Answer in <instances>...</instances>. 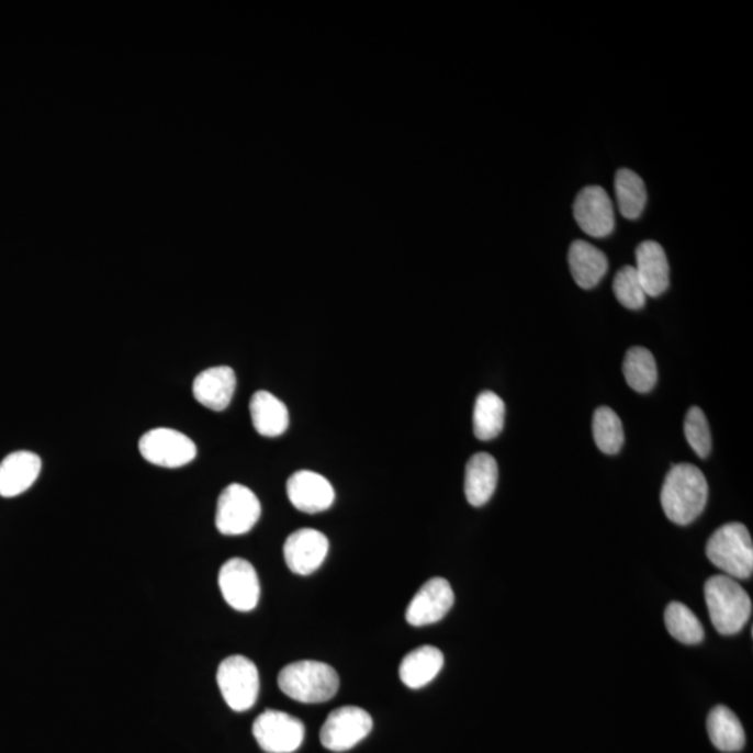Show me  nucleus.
<instances>
[{
    "label": "nucleus",
    "instance_id": "f257e3e1",
    "mask_svg": "<svg viewBox=\"0 0 753 753\" xmlns=\"http://www.w3.org/2000/svg\"><path fill=\"white\" fill-rule=\"evenodd\" d=\"M709 487L705 474L690 463L670 469L662 488V507L665 517L677 525L693 524L708 503Z\"/></svg>",
    "mask_w": 753,
    "mask_h": 753
},
{
    "label": "nucleus",
    "instance_id": "f03ea898",
    "mask_svg": "<svg viewBox=\"0 0 753 753\" xmlns=\"http://www.w3.org/2000/svg\"><path fill=\"white\" fill-rule=\"evenodd\" d=\"M705 598L711 623L721 636H735L752 616V602L744 587L727 575L709 577Z\"/></svg>",
    "mask_w": 753,
    "mask_h": 753
},
{
    "label": "nucleus",
    "instance_id": "7ed1b4c3",
    "mask_svg": "<svg viewBox=\"0 0 753 753\" xmlns=\"http://www.w3.org/2000/svg\"><path fill=\"white\" fill-rule=\"evenodd\" d=\"M278 685L283 694L301 704H325L337 695L339 677L331 665L303 660L283 667Z\"/></svg>",
    "mask_w": 753,
    "mask_h": 753
},
{
    "label": "nucleus",
    "instance_id": "20e7f679",
    "mask_svg": "<svg viewBox=\"0 0 753 753\" xmlns=\"http://www.w3.org/2000/svg\"><path fill=\"white\" fill-rule=\"evenodd\" d=\"M711 564L732 580H750L753 574V544L746 526L731 522L717 529L706 546Z\"/></svg>",
    "mask_w": 753,
    "mask_h": 753
},
{
    "label": "nucleus",
    "instance_id": "39448f33",
    "mask_svg": "<svg viewBox=\"0 0 753 753\" xmlns=\"http://www.w3.org/2000/svg\"><path fill=\"white\" fill-rule=\"evenodd\" d=\"M216 683L222 698L237 713L250 710L260 693V675L256 664L245 656H229L220 664Z\"/></svg>",
    "mask_w": 753,
    "mask_h": 753
},
{
    "label": "nucleus",
    "instance_id": "423d86ee",
    "mask_svg": "<svg viewBox=\"0 0 753 753\" xmlns=\"http://www.w3.org/2000/svg\"><path fill=\"white\" fill-rule=\"evenodd\" d=\"M261 517V504L257 495L244 484H229L221 493L216 504V529L225 536L250 532Z\"/></svg>",
    "mask_w": 753,
    "mask_h": 753
},
{
    "label": "nucleus",
    "instance_id": "0eeeda50",
    "mask_svg": "<svg viewBox=\"0 0 753 753\" xmlns=\"http://www.w3.org/2000/svg\"><path fill=\"white\" fill-rule=\"evenodd\" d=\"M138 450L147 462L169 469L186 467L198 457L192 438L168 427L147 431L138 441Z\"/></svg>",
    "mask_w": 753,
    "mask_h": 753
},
{
    "label": "nucleus",
    "instance_id": "6e6552de",
    "mask_svg": "<svg viewBox=\"0 0 753 753\" xmlns=\"http://www.w3.org/2000/svg\"><path fill=\"white\" fill-rule=\"evenodd\" d=\"M371 730L373 719L368 711L356 706H345L329 713L319 731V741L325 750L347 752L368 739Z\"/></svg>",
    "mask_w": 753,
    "mask_h": 753
},
{
    "label": "nucleus",
    "instance_id": "1a4fd4ad",
    "mask_svg": "<svg viewBox=\"0 0 753 753\" xmlns=\"http://www.w3.org/2000/svg\"><path fill=\"white\" fill-rule=\"evenodd\" d=\"M252 735L267 753H293L303 744L304 726L283 711L266 710L252 724Z\"/></svg>",
    "mask_w": 753,
    "mask_h": 753
},
{
    "label": "nucleus",
    "instance_id": "9d476101",
    "mask_svg": "<svg viewBox=\"0 0 753 753\" xmlns=\"http://www.w3.org/2000/svg\"><path fill=\"white\" fill-rule=\"evenodd\" d=\"M218 585L225 602L236 611L255 610L260 600V581L255 566L244 559H231L221 566Z\"/></svg>",
    "mask_w": 753,
    "mask_h": 753
},
{
    "label": "nucleus",
    "instance_id": "9b49d317",
    "mask_svg": "<svg viewBox=\"0 0 753 753\" xmlns=\"http://www.w3.org/2000/svg\"><path fill=\"white\" fill-rule=\"evenodd\" d=\"M456 603L450 582L432 577L423 585L406 608V621L414 627L430 626L441 621Z\"/></svg>",
    "mask_w": 753,
    "mask_h": 753
},
{
    "label": "nucleus",
    "instance_id": "f8f14e48",
    "mask_svg": "<svg viewBox=\"0 0 753 753\" xmlns=\"http://www.w3.org/2000/svg\"><path fill=\"white\" fill-rule=\"evenodd\" d=\"M576 224L586 235L607 237L616 226L610 195L600 186H587L575 200Z\"/></svg>",
    "mask_w": 753,
    "mask_h": 753
},
{
    "label": "nucleus",
    "instance_id": "ddd939ff",
    "mask_svg": "<svg viewBox=\"0 0 753 753\" xmlns=\"http://www.w3.org/2000/svg\"><path fill=\"white\" fill-rule=\"evenodd\" d=\"M329 541L316 529H301L293 532L283 546L288 569L296 575H311L327 559Z\"/></svg>",
    "mask_w": 753,
    "mask_h": 753
},
{
    "label": "nucleus",
    "instance_id": "4468645a",
    "mask_svg": "<svg viewBox=\"0 0 753 753\" xmlns=\"http://www.w3.org/2000/svg\"><path fill=\"white\" fill-rule=\"evenodd\" d=\"M286 493L293 507L306 514L323 513L335 502L333 484L312 471L293 473L286 483Z\"/></svg>",
    "mask_w": 753,
    "mask_h": 753
},
{
    "label": "nucleus",
    "instance_id": "2eb2a0df",
    "mask_svg": "<svg viewBox=\"0 0 753 753\" xmlns=\"http://www.w3.org/2000/svg\"><path fill=\"white\" fill-rule=\"evenodd\" d=\"M43 461L37 453L15 451L0 462V497L13 498L37 482Z\"/></svg>",
    "mask_w": 753,
    "mask_h": 753
},
{
    "label": "nucleus",
    "instance_id": "dca6fc26",
    "mask_svg": "<svg viewBox=\"0 0 753 753\" xmlns=\"http://www.w3.org/2000/svg\"><path fill=\"white\" fill-rule=\"evenodd\" d=\"M236 390V374L228 366H216L195 376L193 395L207 409L221 412L229 406Z\"/></svg>",
    "mask_w": 753,
    "mask_h": 753
},
{
    "label": "nucleus",
    "instance_id": "f3484780",
    "mask_svg": "<svg viewBox=\"0 0 753 753\" xmlns=\"http://www.w3.org/2000/svg\"><path fill=\"white\" fill-rule=\"evenodd\" d=\"M636 256V270L647 295H663L670 285V266L662 245L653 240L642 241Z\"/></svg>",
    "mask_w": 753,
    "mask_h": 753
},
{
    "label": "nucleus",
    "instance_id": "a211bd4d",
    "mask_svg": "<svg viewBox=\"0 0 753 753\" xmlns=\"http://www.w3.org/2000/svg\"><path fill=\"white\" fill-rule=\"evenodd\" d=\"M498 483V465L487 452H477L469 459L465 473V494L473 507H483L493 497Z\"/></svg>",
    "mask_w": 753,
    "mask_h": 753
},
{
    "label": "nucleus",
    "instance_id": "6ab92c4d",
    "mask_svg": "<svg viewBox=\"0 0 753 753\" xmlns=\"http://www.w3.org/2000/svg\"><path fill=\"white\" fill-rule=\"evenodd\" d=\"M569 262L576 285L593 289L598 285L608 270L605 252L585 240H575L569 251Z\"/></svg>",
    "mask_w": 753,
    "mask_h": 753
},
{
    "label": "nucleus",
    "instance_id": "aec40b11",
    "mask_svg": "<svg viewBox=\"0 0 753 753\" xmlns=\"http://www.w3.org/2000/svg\"><path fill=\"white\" fill-rule=\"evenodd\" d=\"M443 665V654L435 647H420L406 654L400 665V678L407 688L420 689L429 685Z\"/></svg>",
    "mask_w": 753,
    "mask_h": 753
},
{
    "label": "nucleus",
    "instance_id": "412c9836",
    "mask_svg": "<svg viewBox=\"0 0 753 753\" xmlns=\"http://www.w3.org/2000/svg\"><path fill=\"white\" fill-rule=\"evenodd\" d=\"M250 415L252 426L262 437H280L288 430V407L271 392L259 391L251 396Z\"/></svg>",
    "mask_w": 753,
    "mask_h": 753
},
{
    "label": "nucleus",
    "instance_id": "4be33fe9",
    "mask_svg": "<svg viewBox=\"0 0 753 753\" xmlns=\"http://www.w3.org/2000/svg\"><path fill=\"white\" fill-rule=\"evenodd\" d=\"M711 744L721 752H739L745 746V731L739 717L726 706H716L708 717Z\"/></svg>",
    "mask_w": 753,
    "mask_h": 753
},
{
    "label": "nucleus",
    "instance_id": "5701e85b",
    "mask_svg": "<svg viewBox=\"0 0 753 753\" xmlns=\"http://www.w3.org/2000/svg\"><path fill=\"white\" fill-rule=\"evenodd\" d=\"M505 404L493 391H484L477 396L473 412L474 436L482 441L494 440L504 429Z\"/></svg>",
    "mask_w": 753,
    "mask_h": 753
},
{
    "label": "nucleus",
    "instance_id": "b1692460",
    "mask_svg": "<svg viewBox=\"0 0 753 753\" xmlns=\"http://www.w3.org/2000/svg\"><path fill=\"white\" fill-rule=\"evenodd\" d=\"M618 209L623 218L638 220L647 207L648 193L644 182L631 169H620L616 175Z\"/></svg>",
    "mask_w": 753,
    "mask_h": 753
},
{
    "label": "nucleus",
    "instance_id": "393cba45",
    "mask_svg": "<svg viewBox=\"0 0 753 753\" xmlns=\"http://www.w3.org/2000/svg\"><path fill=\"white\" fill-rule=\"evenodd\" d=\"M623 375L633 391L647 394L658 383V366L650 350L637 347L629 349L623 359Z\"/></svg>",
    "mask_w": 753,
    "mask_h": 753
},
{
    "label": "nucleus",
    "instance_id": "a878e982",
    "mask_svg": "<svg viewBox=\"0 0 753 753\" xmlns=\"http://www.w3.org/2000/svg\"><path fill=\"white\" fill-rule=\"evenodd\" d=\"M665 628L674 639L684 644H698L705 639L699 618L683 603H670L664 612Z\"/></svg>",
    "mask_w": 753,
    "mask_h": 753
},
{
    "label": "nucleus",
    "instance_id": "bb28decb",
    "mask_svg": "<svg viewBox=\"0 0 753 753\" xmlns=\"http://www.w3.org/2000/svg\"><path fill=\"white\" fill-rule=\"evenodd\" d=\"M593 437L598 450L616 456L623 446V429L620 417L608 406L598 407L593 416Z\"/></svg>",
    "mask_w": 753,
    "mask_h": 753
},
{
    "label": "nucleus",
    "instance_id": "cd10ccee",
    "mask_svg": "<svg viewBox=\"0 0 753 753\" xmlns=\"http://www.w3.org/2000/svg\"><path fill=\"white\" fill-rule=\"evenodd\" d=\"M612 291L618 302L629 311H639L647 303L648 295L641 281H639L636 267L626 266L617 272L612 282Z\"/></svg>",
    "mask_w": 753,
    "mask_h": 753
},
{
    "label": "nucleus",
    "instance_id": "c85d7f7f",
    "mask_svg": "<svg viewBox=\"0 0 753 753\" xmlns=\"http://www.w3.org/2000/svg\"><path fill=\"white\" fill-rule=\"evenodd\" d=\"M685 437L689 447L693 448L696 456L706 458L711 451V435L708 419L704 411L698 406H693L688 411L684 423Z\"/></svg>",
    "mask_w": 753,
    "mask_h": 753
}]
</instances>
